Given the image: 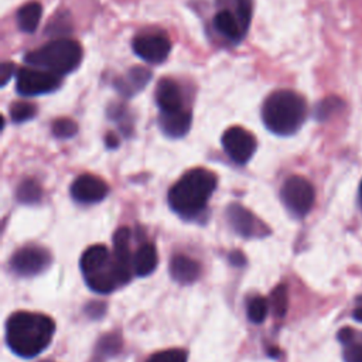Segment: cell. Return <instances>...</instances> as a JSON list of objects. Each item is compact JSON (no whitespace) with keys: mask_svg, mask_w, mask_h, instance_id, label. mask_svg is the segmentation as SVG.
I'll use <instances>...</instances> for the list:
<instances>
[{"mask_svg":"<svg viewBox=\"0 0 362 362\" xmlns=\"http://www.w3.org/2000/svg\"><path fill=\"white\" fill-rule=\"evenodd\" d=\"M361 201H362V184H361Z\"/></svg>","mask_w":362,"mask_h":362,"instance_id":"36","label":"cell"},{"mask_svg":"<svg viewBox=\"0 0 362 362\" xmlns=\"http://www.w3.org/2000/svg\"><path fill=\"white\" fill-rule=\"evenodd\" d=\"M24 61L38 69L48 71L58 76L75 71L82 61V47L68 38H57L28 52Z\"/></svg>","mask_w":362,"mask_h":362,"instance_id":"4","label":"cell"},{"mask_svg":"<svg viewBox=\"0 0 362 362\" xmlns=\"http://www.w3.org/2000/svg\"><path fill=\"white\" fill-rule=\"evenodd\" d=\"M342 356L345 362H362V344H358V342L348 344L344 349Z\"/></svg>","mask_w":362,"mask_h":362,"instance_id":"30","label":"cell"},{"mask_svg":"<svg viewBox=\"0 0 362 362\" xmlns=\"http://www.w3.org/2000/svg\"><path fill=\"white\" fill-rule=\"evenodd\" d=\"M51 263V255L40 246H24L10 259L11 270L23 277H31L44 272Z\"/></svg>","mask_w":362,"mask_h":362,"instance_id":"8","label":"cell"},{"mask_svg":"<svg viewBox=\"0 0 362 362\" xmlns=\"http://www.w3.org/2000/svg\"><path fill=\"white\" fill-rule=\"evenodd\" d=\"M71 33V21H69V16L66 13H58L54 16V18L49 21L48 28H47V34H49L51 37H57L59 38L61 35Z\"/></svg>","mask_w":362,"mask_h":362,"instance_id":"27","label":"cell"},{"mask_svg":"<svg viewBox=\"0 0 362 362\" xmlns=\"http://www.w3.org/2000/svg\"><path fill=\"white\" fill-rule=\"evenodd\" d=\"M150 78H151V74L148 69H146L143 66H133L127 71L126 78L116 79L115 86L122 95L132 96V95L137 93L139 90H141L144 88V85H147Z\"/></svg>","mask_w":362,"mask_h":362,"instance_id":"17","label":"cell"},{"mask_svg":"<svg viewBox=\"0 0 362 362\" xmlns=\"http://www.w3.org/2000/svg\"><path fill=\"white\" fill-rule=\"evenodd\" d=\"M109 194V185L99 177L82 174L71 185V197L81 204H96Z\"/></svg>","mask_w":362,"mask_h":362,"instance_id":"12","label":"cell"},{"mask_svg":"<svg viewBox=\"0 0 362 362\" xmlns=\"http://www.w3.org/2000/svg\"><path fill=\"white\" fill-rule=\"evenodd\" d=\"M81 270L88 287L96 293L107 294L122 281L117 266L105 245H92L81 256Z\"/></svg>","mask_w":362,"mask_h":362,"instance_id":"5","label":"cell"},{"mask_svg":"<svg viewBox=\"0 0 362 362\" xmlns=\"http://www.w3.org/2000/svg\"><path fill=\"white\" fill-rule=\"evenodd\" d=\"M158 263V256L156 246L153 243H143L139 246L133 256V269L134 273L140 277L151 274Z\"/></svg>","mask_w":362,"mask_h":362,"instance_id":"19","label":"cell"},{"mask_svg":"<svg viewBox=\"0 0 362 362\" xmlns=\"http://www.w3.org/2000/svg\"><path fill=\"white\" fill-rule=\"evenodd\" d=\"M134 54L148 64H161L171 51L170 40L160 33H144L133 40Z\"/></svg>","mask_w":362,"mask_h":362,"instance_id":"10","label":"cell"},{"mask_svg":"<svg viewBox=\"0 0 362 362\" xmlns=\"http://www.w3.org/2000/svg\"><path fill=\"white\" fill-rule=\"evenodd\" d=\"M54 332V320L40 313L17 311L6 322V342L16 355L23 358H34L45 351Z\"/></svg>","mask_w":362,"mask_h":362,"instance_id":"1","label":"cell"},{"mask_svg":"<svg viewBox=\"0 0 362 362\" xmlns=\"http://www.w3.org/2000/svg\"><path fill=\"white\" fill-rule=\"evenodd\" d=\"M156 102L160 112H174L182 109V98L178 85L170 78L160 79L156 88Z\"/></svg>","mask_w":362,"mask_h":362,"instance_id":"15","label":"cell"},{"mask_svg":"<svg viewBox=\"0 0 362 362\" xmlns=\"http://www.w3.org/2000/svg\"><path fill=\"white\" fill-rule=\"evenodd\" d=\"M113 260L117 266L119 277L122 284H126L133 269V257L130 253V229L129 228H119L113 235Z\"/></svg>","mask_w":362,"mask_h":362,"instance_id":"13","label":"cell"},{"mask_svg":"<svg viewBox=\"0 0 362 362\" xmlns=\"http://www.w3.org/2000/svg\"><path fill=\"white\" fill-rule=\"evenodd\" d=\"M61 78L44 69L24 66L16 75V90L21 96H38L59 88Z\"/></svg>","mask_w":362,"mask_h":362,"instance_id":"7","label":"cell"},{"mask_svg":"<svg viewBox=\"0 0 362 362\" xmlns=\"http://www.w3.org/2000/svg\"><path fill=\"white\" fill-rule=\"evenodd\" d=\"M307 103L294 90L281 89L270 93L262 106V119L267 130L279 136L294 134L304 123Z\"/></svg>","mask_w":362,"mask_h":362,"instance_id":"3","label":"cell"},{"mask_svg":"<svg viewBox=\"0 0 362 362\" xmlns=\"http://www.w3.org/2000/svg\"><path fill=\"white\" fill-rule=\"evenodd\" d=\"M216 175L206 168L187 171L168 191L171 209L185 219L198 216L216 188Z\"/></svg>","mask_w":362,"mask_h":362,"instance_id":"2","label":"cell"},{"mask_svg":"<svg viewBox=\"0 0 362 362\" xmlns=\"http://www.w3.org/2000/svg\"><path fill=\"white\" fill-rule=\"evenodd\" d=\"M354 318L356 320V321H359V322H362V307H359V308H356L355 311H354Z\"/></svg>","mask_w":362,"mask_h":362,"instance_id":"35","label":"cell"},{"mask_svg":"<svg viewBox=\"0 0 362 362\" xmlns=\"http://www.w3.org/2000/svg\"><path fill=\"white\" fill-rule=\"evenodd\" d=\"M51 132L58 139H71L78 133V124L69 117H59L52 122Z\"/></svg>","mask_w":362,"mask_h":362,"instance_id":"25","label":"cell"},{"mask_svg":"<svg viewBox=\"0 0 362 362\" xmlns=\"http://www.w3.org/2000/svg\"><path fill=\"white\" fill-rule=\"evenodd\" d=\"M222 147L235 163L245 164L255 154L257 143L249 130L240 126H233L223 133Z\"/></svg>","mask_w":362,"mask_h":362,"instance_id":"9","label":"cell"},{"mask_svg":"<svg viewBox=\"0 0 362 362\" xmlns=\"http://www.w3.org/2000/svg\"><path fill=\"white\" fill-rule=\"evenodd\" d=\"M170 274L175 281L189 284L201 276V264L185 255H175L170 262Z\"/></svg>","mask_w":362,"mask_h":362,"instance_id":"16","label":"cell"},{"mask_svg":"<svg viewBox=\"0 0 362 362\" xmlns=\"http://www.w3.org/2000/svg\"><path fill=\"white\" fill-rule=\"evenodd\" d=\"M214 25L218 33H221L225 38L230 41H240L245 35V30L236 16L229 8L219 10L214 17Z\"/></svg>","mask_w":362,"mask_h":362,"instance_id":"18","label":"cell"},{"mask_svg":"<svg viewBox=\"0 0 362 362\" xmlns=\"http://www.w3.org/2000/svg\"><path fill=\"white\" fill-rule=\"evenodd\" d=\"M146 362H187V352L180 348L165 349L153 354Z\"/></svg>","mask_w":362,"mask_h":362,"instance_id":"28","label":"cell"},{"mask_svg":"<svg viewBox=\"0 0 362 362\" xmlns=\"http://www.w3.org/2000/svg\"><path fill=\"white\" fill-rule=\"evenodd\" d=\"M17 201L25 205H34L38 204L42 198V189L41 185L35 180H24L20 182L17 192H16Z\"/></svg>","mask_w":362,"mask_h":362,"instance_id":"21","label":"cell"},{"mask_svg":"<svg viewBox=\"0 0 362 362\" xmlns=\"http://www.w3.org/2000/svg\"><path fill=\"white\" fill-rule=\"evenodd\" d=\"M17 72L18 71H17V68H16V65L13 62H10V61L3 62L1 66H0V85L6 86V83L11 79V76L14 74H17Z\"/></svg>","mask_w":362,"mask_h":362,"instance_id":"31","label":"cell"},{"mask_svg":"<svg viewBox=\"0 0 362 362\" xmlns=\"http://www.w3.org/2000/svg\"><path fill=\"white\" fill-rule=\"evenodd\" d=\"M8 115L14 123H23L31 120L37 115V107L28 102H14L10 105Z\"/></svg>","mask_w":362,"mask_h":362,"instance_id":"23","label":"cell"},{"mask_svg":"<svg viewBox=\"0 0 362 362\" xmlns=\"http://www.w3.org/2000/svg\"><path fill=\"white\" fill-rule=\"evenodd\" d=\"M269 313V303L264 297H253L247 301V307H246V314L247 318L255 322V324H260L264 321L266 315Z\"/></svg>","mask_w":362,"mask_h":362,"instance_id":"22","label":"cell"},{"mask_svg":"<svg viewBox=\"0 0 362 362\" xmlns=\"http://www.w3.org/2000/svg\"><path fill=\"white\" fill-rule=\"evenodd\" d=\"M270 303H272V310L276 317L281 318L286 315L287 305H288V296H287L286 284H280L272 291Z\"/></svg>","mask_w":362,"mask_h":362,"instance_id":"24","label":"cell"},{"mask_svg":"<svg viewBox=\"0 0 362 362\" xmlns=\"http://www.w3.org/2000/svg\"><path fill=\"white\" fill-rule=\"evenodd\" d=\"M192 123V116L188 110L180 109L174 112H160L158 126L161 132L173 139H180L185 136Z\"/></svg>","mask_w":362,"mask_h":362,"instance_id":"14","label":"cell"},{"mask_svg":"<svg viewBox=\"0 0 362 362\" xmlns=\"http://www.w3.org/2000/svg\"><path fill=\"white\" fill-rule=\"evenodd\" d=\"M42 7L38 1H30L21 6L17 11V25L24 33H34L41 21Z\"/></svg>","mask_w":362,"mask_h":362,"instance_id":"20","label":"cell"},{"mask_svg":"<svg viewBox=\"0 0 362 362\" xmlns=\"http://www.w3.org/2000/svg\"><path fill=\"white\" fill-rule=\"evenodd\" d=\"M105 141H106V146H107L109 148L117 147V144H119V140H117V137H116L113 133H109V134H106V137H105Z\"/></svg>","mask_w":362,"mask_h":362,"instance_id":"34","label":"cell"},{"mask_svg":"<svg viewBox=\"0 0 362 362\" xmlns=\"http://www.w3.org/2000/svg\"><path fill=\"white\" fill-rule=\"evenodd\" d=\"M229 262L233 264V266H243L246 263V257L243 256L242 252L239 250H235L229 255Z\"/></svg>","mask_w":362,"mask_h":362,"instance_id":"33","label":"cell"},{"mask_svg":"<svg viewBox=\"0 0 362 362\" xmlns=\"http://www.w3.org/2000/svg\"><path fill=\"white\" fill-rule=\"evenodd\" d=\"M280 197L287 211L297 218L305 216L315 201L314 187L300 175H293L284 181Z\"/></svg>","mask_w":362,"mask_h":362,"instance_id":"6","label":"cell"},{"mask_svg":"<svg viewBox=\"0 0 362 362\" xmlns=\"http://www.w3.org/2000/svg\"><path fill=\"white\" fill-rule=\"evenodd\" d=\"M226 216L232 229L243 238H263L270 233V229L240 204H230Z\"/></svg>","mask_w":362,"mask_h":362,"instance_id":"11","label":"cell"},{"mask_svg":"<svg viewBox=\"0 0 362 362\" xmlns=\"http://www.w3.org/2000/svg\"><path fill=\"white\" fill-rule=\"evenodd\" d=\"M230 1L233 6L232 13L236 16V18L239 20V23L242 24L246 33L252 20V0H230Z\"/></svg>","mask_w":362,"mask_h":362,"instance_id":"26","label":"cell"},{"mask_svg":"<svg viewBox=\"0 0 362 362\" xmlns=\"http://www.w3.org/2000/svg\"><path fill=\"white\" fill-rule=\"evenodd\" d=\"M354 337H355V334H354L352 328H349V327H345V328H342V329L338 332V339H339V342H342V344H345V345L352 344V342H354Z\"/></svg>","mask_w":362,"mask_h":362,"instance_id":"32","label":"cell"},{"mask_svg":"<svg viewBox=\"0 0 362 362\" xmlns=\"http://www.w3.org/2000/svg\"><path fill=\"white\" fill-rule=\"evenodd\" d=\"M341 100L338 98H328V99H324L321 100L317 106H315V110H314V116L318 119V120H325L327 117H329L337 109L341 107Z\"/></svg>","mask_w":362,"mask_h":362,"instance_id":"29","label":"cell"}]
</instances>
